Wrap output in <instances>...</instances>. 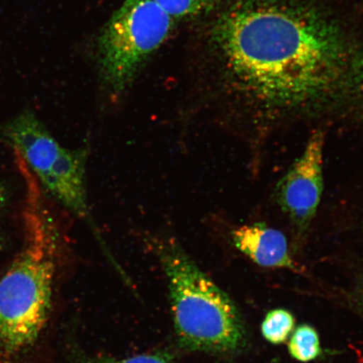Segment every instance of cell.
Returning <instances> with one entry per match:
<instances>
[{"instance_id":"1","label":"cell","mask_w":363,"mask_h":363,"mask_svg":"<svg viewBox=\"0 0 363 363\" xmlns=\"http://www.w3.org/2000/svg\"><path fill=\"white\" fill-rule=\"evenodd\" d=\"M212 40L256 149L280 129L312 121L363 125V47L307 0H237Z\"/></svg>"},{"instance_id":"2","label":"cell","mask_w":363,"mask_h":363,"mask_svg":"<svg viewBox=\"0 0 363 363\" xmlns=\"http://www.w3.org/2000/svg\"><path fill=\"white\" fill-rule=\"evenodd\" d=\"M23 243L0 278V363H21L39 342L51 315L61 238L44 192L22 159Z\"/></svg>"},{"instance_id":"3","label":"cell","mask_w":363,"mask_h":363,"mask_svg":"<svg viewBox=\"0 0 363 363\" xmlns=\"http://www.w3.org/2000/svg\"><path fill=\"white\" fill-rule=\"evenodd\" d=\"M152 245L169 281L180 343L189 350L208 352L243 347L246 330L228 295L199 269L175 238H155Z\"/></svg>"},{"instance_id":"4","label":"cell","mask_w":363,"mask_h":363,"mask_svg":"<svg viewBox=\"0 0 363 363\" xmlns=\"http://www.w3.org/2000/svg\"><path fill=\"white\" fill-rule=\"evenodd\" d=\"M2 135L38 180L43 192L84 222L95 239L106 247L101 229L89 206L88 146L63 147L33 113H21L2 127Z\"/></svg>"},{"instance_id":"5","label":"cell","mask_w":363,"mask_h":363,"mask_svg":"<svg viewBox=\"0 0 363 363\" xmlns=\"http://www.w3.org/2000/svg\"><path fill=\"white\" fill-rule=\"evenodd\" d=\"M174 21L154 0H125L99 36L97 59L108 96H123L140 68L174 28Z\"/></svg>"},{"instance_id":"6","label":"cell","mask_w":363,"mask_h":363,"mask_svg":"<svg viewBox=\"0 0 363 363\" xmlns=\"http://www.w3.org/2000/svg\"><path fill=\"white\" fill-rule=\"evenodd\" d=\"M325 130H313L302 153L277 184V203L288 217L294 244L306 242L324 190Z\"/></svg>"},{"instance_id":"7","label":"cell","mask_w":363,"mask_h":363,"mask_svg":"<svg viewBox=\"0 0 363 363\" xmlns=\"http://www.w3.org/2000/svg\"><path fill=\"white\" fill-rule=\"evenodd\" d=\"M230 238L239 252L258 266L301 270L289 252L287 238L274 227L262 222L239 225L231 230Z\"/></svg>"},{"instance_id":"8","label":"cell","mask_w":363,"mask_h":363,"mask_svg":"<svg viewBox=\"0 0 363 363\" xmlns=\"http://www.w3.org/2000/svg\"><path fill=\"white\" fill-rule=\"evenodd\" d=\"M289 351L298 362L315 360L321 353L319 335L315 329L308 325H299L289 340Z\"/></svg>"},{"instance_id":"9","label":"cell","mask_w":363,"mask_h":363,"mask_svg":"<svg viewBox=\"0 0 363 363\" xmlns=\"http://www.w3.org/2000/svg\"><path fill=\"white\" fill-rule=\"evenodd\" d=\"M294 315L284 308L267 313L262 324V334L267 342L279 345L286 342L294 329Z\"/></svg>"},{"instance_id":"10","label":"cell","mask_w":363,"mask_h":363,"mask_svg":"<svg viewBox=\"0 0 363 363\" xmlns=\"http://www.w3.org/2000/svg\"><path fill=\"white\" fill-rule=\"evenodd\" d=\"M174 20L189 19L214 10L221 0H154Z\"/></svg>"},{"instance_id":"11","label":"cell","mask_w":363,"mask_h":363,"mask_svg":"<svg viewBox=\"0 0 363 363\" xmlns=\"http://www.w3.org/2000/svg\"><path fill=\"white\" fill-rule=\"evenodd\" d=\"M78 363H169L161 356L140 355L125 359H111V358H95L80 361Z\"/></svg>"},{"instance_id":"12","label":"cell","mask_w":363,"mask_h":363,"mask_svg":"<svg viewBox=\"0 0 363 363\" xmlns=\"http://www.w3.org/2000/svg\"><path fill=\"white\" fill-rule=\"evenodd\" d=\"M8 191L6 186L0 182V250L3 247V218L8 203Z\"/></svg>"},{"instance_id":"13","label":"cell","mask_w":363,"mask_h":363,"mask_svg":"<svg viewBox=\"0 0 363 363\" xmlns=\"http://www.w3.org/2000/svg\"><path fill=\"white\" fill-rule=\"evenodd\" d=\"M357 302L363 312V272L357 289Z\"/></svg>"}]
</instances>
